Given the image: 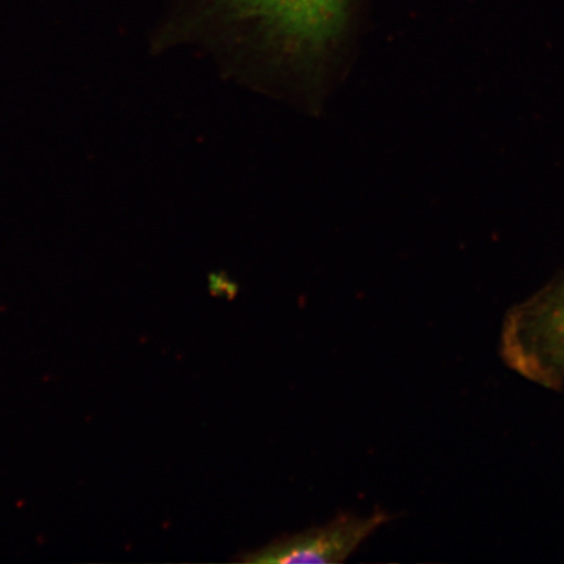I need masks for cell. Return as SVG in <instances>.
I'll return each instance as SVG.
<instances>
[{"mask_svg":"<svg viewBox=\"0 0 564 564\" xmlns=\"http://www.w3.org/2000/svg\"><path fill=\"white\" fill-rule=\"evenodd\" d=\"M259 42L237 83L308 116L324 108L348 75L343 52L348 0H231Z\"/></svg>","mask_w":564,"mask_h":564,"instance_id":"1","label":"cell"},{"mask_svg":"<svg viewBox=\"0 0 564 564\" xmlns=\"http://www.w3.org/2000/svg\"><path fill=\"white\" fill-rule=\"evenodd\" d=\"M387 514L376 512L368 518L338 513L328 524L313 527L295 534H282L270 544L239 553L238 562L267 563H343L384 523Z\"/></svg>","mask_w":564,"mask_h":564,"instance_id":"2","label":"cell"},{"mask_svg":"<svg viewBox=\"0 0 564 564\" xmlns=\"http://www.w3.org/2000/svg\"><path fill=\"white\" fill-rule=\"evenodd\" d=\"M552 326L554 327L556 338H558L560 344L564 348V300L561 302L560 307L556 308Z\"/></svg>","mask_w":564,"mask_h":564,"instance_id":"3","label":"cell"}]
</instances>
